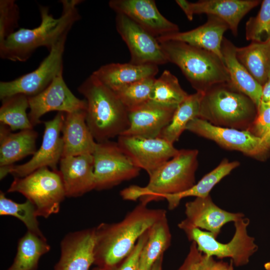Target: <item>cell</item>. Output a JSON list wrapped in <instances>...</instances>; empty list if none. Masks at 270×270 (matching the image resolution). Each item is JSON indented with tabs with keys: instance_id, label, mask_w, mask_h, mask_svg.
<instances>
[{
	"instance_id": "obj_44",
	"label": "cell",
	"mask_w": 270,
	"mask_h": 270,
	"mask_svg": "<svg viewBox=\"0 0 270 270\" xmlns=\"http://www.w3.org/2000/svg\"><path fill=\"white\" fill-rule=\"evenodd\" d=\"M266 148L270 150V131L262 138Z\"/></svg>"
},
{
	"instance_id": "obj_23",
	"label": "cell",
	"mask_w": 270,
	"mask_h": 270,
	"mask_svg": "<svg viewBox=\"0 0 270 270\" xmlns=\"http://www.w3.org/2000/svg\"><path fill=\"white\" fill-rule=\"evenodd\" d=\"M86 110L66 113L62 134V157L92 154L96 142L86 120Z\"/></svg>"
},
{
	"instance_id": "obj_25",
	"label": "cell",
	"mask_w": 270,
	"mask_h": 270,
	"mask_svg": "<svg viewBox=\"0 0 270 270\" xmlns=\"http://www.w3.org/2000/svg\"><path fill=\"white\" fill-rule=\"evenodd\" d=\"M236 47L232 42L224 37L221 52L223 62L230 76V84L249 97L258 109L261 102L262 86L238 61L236 54Z\"/></svg>"
},
{
	"instance_id": "obj_24",
	"label": "cell",
	"mask_w": 270,
	"mask_h": 270,
	"mask_svg": "<svg viewBox=\"0 0 270 270\" xmlns=\"http://www.w3.org/2000/svg\"><path fill=\"white\" fill-rule=\"evenodd\" d=\"M158 70V66L154 64L112 62L102 66L92 74L115 92L135 82L155 78Z\"/></svg>"
},
{
	"instance_id": "obj_15",
	"label": "cell",
	"mask_w": 270,
	"mask_h": 270,
	"mask_svg": "<svg viewBox=\"0 0 270 270\" xmlns=\"http://www.w3.org/2000/svg\"><path fill=\"white\" fill-rule=\"evenodd\" d=\"M62 72L41 92L28 97V116L33 126L42 122L40 118L50 112L66 114L86 110V100L78 98L72 94L64 80Z\"/></svg>"
},
{
	"instance_id": "obj_42",
	"label": "cell",
	"mask_w": 270,
	"mask_h": 270,
	"mask_svg": "<svg viewBox=\"0 0 270 270\" xmlns=\"http://www.w3.org/2000/svg\"><path fill=\"white\" fill-rule=\"evenodd\" d=\"M261 102H270V66L266 82L262 86Z\"/></svg>"
},
{
	"instance_id": "obj_14",
	"label": "cell",
	"mask_w": 270,
	"mask_h": 270,
	"mask_svg": "<svg viewBox=\"0 0 270 270\" xmlns=\"http://www.w3.org/2000/svg\"><path fill=\"white\" fill-rule=\"evenodd\" d=\"M118 146L133 164L149 176L178 152L173 144L159 137L146 138L121 135Z\"/></svg>"
},
{
	"instance_id": "obj_37",
	"label": "cell",
	"mask_w": 270,
	"mask_h": 270,
	"mask_svg": "<svg viewBox=\"0 0 270 270\" xmlns=\"http://www.w3.org/2000/svg\"><path fill=\"white\" fill-rule=\"evenodd\" d=\"M19 9L14 0H0V42L18 26Z\"/></svg>"
},
{
	"instance_id": "obj_27",
	"label": "cell",
	"mask_w": 270,
	"mask_h": 270,
	"mask_svg": "<svg viewBox=\"0 0 270 270\" xmlns=\"http://www.w3.org/2000/svg\"><path fill=\"white\" fill-rule=\"evenodd\" d=\"M236 56L252 77L262 86L266 82L270 66V40L252 42L242 47H236Z\"/></svg>"
},
{
	"instance_id": "obj_41",
	"label": "cell",
	"mask_w": 270,
	"mask_h": 270,
	"mask_svg": "<svg viewBox=\"0 0 270 270\" xmlns=\"http://www.w3.org/2000/svg\"><path fill=\"white\" fill-rule=\"evenodd\" d=\"M230 264L222 261H216L213 256L202 254L198 265V270H228Z\"/></svg>"
},
{
	"instance_id": "obj_4",
	"label": "cell",
	"mask_w": 270,
	"mask_h": 270,
	"mask_svg": "<svg viewBox=\"0 0 270 270\" xmlns=\"http://www.w3.org/2000/svg\"><path fill=\"white\" fill-rule=\"evenodd\" d=\"M159 42L168 62L180 68L196 92H204L216 84L230 82L223 60L213 52L181 42Z\"/></svg>"
},
{
	"instance_id": "obj_48",
	"label": "cell",
	"mask_w": 270,
	"mask_h": 270,
	"mask_svg": "<svg viewBox=\"0 0 270 270\" xmlns=\"http://www.w3.org/2000/svg\"></svg>"
},
{
	"instance_id": "obj_5",
	"label": "cell",
	"mask_w": 270,
	"mask_h": 270,
	"mask_svg": "<svg viewBox=\"0 0 270 270\" xmlns=\"http://www.w3.org/2000/svg\"><path fill=\"white\" fill-rule=\"evenodd\" d=\"M257 114L254 102L226 82L203 92L198 118L216 126L248 130Z\"/></svg>"
},
{
	"instance_id": "obj_10",
	"label": "cell",
	"mask_w": 270,
	"mask_h": 270,
	"mask_svg": "<svg viewBox=\"0 0 270 270\" xmlns=\"http://www.w3.org/2000/svg\"><path fill=\"white\" fill-rule=\"evenodd\" d=\"M66 38L67 35L64 36L52 46L36 70L12 80L0 82V99L16 94L33 96L46 88L63 72V55Z\"/></svg>"
},
{
	"instance_id": "obj_39",
	"label": "cell",
	"mask_w": 270,
	"mask_h": 270,
	"mask_svg": "<svg viewBox=\"0 0 270 270\" xmlns=\"http://www.w3.org/2000/svg\"><path fill=\"white\" fill-rule=\"evenodd\" d=\"M148 230L138 239L131 253L124 258V262L119 266L116 265L104 270H138L139 260L142 250L146 243L148 236Z\"/></svg>"
},
{
	"instance_id": "obj_22",
	"label": "cell",
	"mask_w": 270,
	"mask_h": 270,
	"mask_svg": "<svg viewBox=\"0 0 270 270\" xmlns=\"http://www.w3.org/2000/svg\"><path fill=\"white\" fill-rule=\"evenodd\" d=\"M204 24L184 32H178L157 38L158 41L181 42L213 52L222 60L221 46L224 34L229 30L228 25L222 19L208 16Z\"/></svg>"
},
{
	"instance_id": "obj_11",
	"label": "cell",
	"mask_w": 270,
	"mask_h": 270,
	"mask_svg": "<svg viewBox=\"0 0 270 270\" xmlns=\"http://www.w3.org/2000/svg\"><path fill=\"white\" fill-rule=\"evenodd\" d=\"M64 114L58 112L52 120L44 122V131L41 146L29 161L22 164L0 167L1 180L9 174L14 178H23L44 167L58 170L57 166L63 153V140L60 134Z\"/></svg>"
},
{
	"instance_id": "obj_45",
	"label": "cell",
	"mask_w": 270,
	"mask_h": 270,
	"mask_svg": "<svg viewBox=\"0 0 270 270\" xmlns=\"http://www.w3.org/2000/svg\"><path fill=\"white\" fill-rule=\"evenodd\" d=\"M264 266L266 270H270V262L266 263Z\"/></svg>"
},
{
	"instance_id": "obj_18",
	"label": "cell",
	"mask_w": 270,
	"mask_h": 270,
	"mask_svg": "<svg viewBox=\"0 0 270 270\" xmlns=\"http://www.w3.org/2000/svg\"><path fill=\"white\" fill-rule=\"evenodd\" d=\"M186 218L178 224L183 231L192 228L203 229L216 238L222 227L228 222H234L244 218L241 212L226 211L217 206L209 195L204 198H196L185 205Z\"/></svg>"
},
{
	"instance_id": "obj_20",
	"label": "cell",
	"mask_w": 270,
	"mask_h": 270,
	"mask_svg": "<svg viewBox=\"0 0 270 270\" xmlns=\"http://www.w3.org/2000/svg\"><path fill=\"white\" fill-rule=\"evenodd\" d=\"M176 107L149 100L128 112L130 125L121 135L146 138L158 137L170 124Z\"/></svg>"
},
{
	"instance_id": "obj_28",
	"label": "cell",
	"mask_w": 270,
	"mask_h": 270,
	"mask_svg": "<svg viewBox=\"0 0 270 270\" xmlns=\"http://www.w3.org/2000/svg\"><path fill=\"white\" fill-rule=\"evenodd\" d=\"M240 164L238 161L230 162L227 159H224L216 168L204 175L190 189L180 194L164 196V198L168 202V209L174 210L178 206L182 198L186 197L208 196L213 188L232 170L238 167Z\"/></svg>"
},
{
	"instance_id": "obj_47",
	"label": "cell",
	"mask_w": 270,
	"mask_h": 270,
	"mask_svg": "<svg viewBox=\"0 0 270 270\" xmlns=\"http://www.w3.org/2000/svg\"><path fill=\"white\" fill-rule=\"evenodd\" d=\"M92 270H104L102 268H100L98 267L95 268Z\"/></svg>"
},
{
	"instance_id": "obj_13",
	"label": "cell",
	"mask_w": 270,
	"mask_h": 270,
	"mask_svg": "<svg viewBox=\"0 0 270 270\" xmlns=\"http://www.w3.org/2000/svg\"><path fill=\"white\" fill-rule=\"evenodd\" d=\"M116 30L129 50V62L158 66L168 62L156 38L127 16L116 14Z\"/></svg>"
},
{
	"instance_id": "obj_6",
	"label": "cell",
	"mask_w": 270,
	"mask_h": 270,
	"mask_svg": "<svg viewBox=\"0 0 270 270\" xmlns=\"http://www.w3.org/2000/svg\"><path fill=\"white\" fill-rule=\"evenodd\" d=\"M197 150H180L150 176L148 184L140 186V203L164 198V196L182 192L195 184L198 168Z\"/></svg>"
},
{
	"instance_id": "obj_36",
	"label": "cell",
	"mask_w": 270,
	"mask_h": 270,
	"mask_svg": "<svg viewBox=\"0 0 270 270\" xmlns=\"http://www.w3.org/2000/svg\"><path fill=\"white\" fill-rule=\"evenodd\" d=\"M246 38L260 42L270 40V0H262L257 15L247 20Z\"/></svg>"
},
{
	"instance_id": "obj_2",
	"label": "cell",
	"mask_w": 270,
	"mask_h": 270,
	"mask_svg": "<svg viewBox=\"0 0 270 270\" xmlns=\"http://www.w3.org/2000/svg\"><path fill=\"white\" fill-rule=\"evenodd\" d=\"M79 0H61L62 10L58 18L50 14L48 8L40 6L41 22L34 28H20L0 42V56L13 62H25L38 48L49 50L80 18L76 6Z\"/></svg>"
},
{
	"instance_id": "obj_46",
	"label": "cell",
	"mask_w": 270,
	"mask_h": 270,
	"mask_svg": "<svg viewBox=\"0 0 270 270\" xmlns=\"http://www.w3.org/2000/svg\"><path fill=\"white\" fill-rule=\"evenodd\" d=\"M228 270H234L233 268V262L232 260L230 261V266Z\"/></svg>"
},
{
	"instance_id": "obj_7",
	"label": "cell",
	"mask_w": 270,
	"mask_h": 270,
	"mask_svg": "<svg viewBox=\"0 0 270 270\" xmlns=\"http://www.w3.org/2000/svg\"><path fill=\"white\" fill-rule=\"evenodd\" d=\"M8 192L24 195L35 206L38 216L44 218L58 213L66 196L59 171L48 167L23 178H14Z\"/></svg>"
},
{
	"instance_id": "obj_33",
	"label": "cell",
	"mask_w": 270,
	"mask_h": 270,
	"mask_svg": "<svg viewBox=\"0 0 270 270\" xmlns=\"http://www.w3.org/2000/svg\"><path fill=\"white\" fill-rule=\"evenodd\" d=\"M188 95L181 87L178 78L168 70H164L155 78L150 100L169 106H177Z\"/></svg>"
},
{
	"instance_id": "obj_40",
	"label": "cell",
	"mask_w": 270,
	"mask_h": 270,
	"mask_svg": "<svg viewBox=\"0 0 270 270\" xmlns=\"http://www.w3.org/2000/svg\"><path fill=\"white\" fill-rule=\"evenodd\" d=\"M202 255V252L198 250L196 242H192L188 254L178 270H198Z\"/></svg>"
},
{
	"instance_id": "obj_30",
	"label": "cell",
	"mask_w": 270,
	"mask_h": 270,
	"mask_svg": "<svg viewBox=\"0 0 270 270\" xmlns=\"http://www.w3.org/2000/svg\"><path fill=\"white\" fill-rule=\"evenodd\" d=\"M50 248L44 236L28 230L19 240L14 262L6 270H36L40 257Z\"/></svg>"
},
{
	"instance_id": "obj_8",
	"label": "cell",
	"mask_w": 270,
	"mask_h": 270,
	"mask_svg": "<svg viewBox=\"0 0 270 270\" xmlns=\"http://www.w3.org/2000/svg\"><path fill=\"white\" fill-rule=\"evenodd\" d=\"M234 234L226 244L218 242L210 232L198 228H192L184 232L188 240L196 242L198 250L204 254L218 258H230L237 266L247 264L250 258L256 251L258 246L254 238L247 231L250 220L242 218L234 222Z\"/></svg>"
},
{
	"instance_id": "obj_26",
	"label": "cell",
	"mask_w": 270,
	"mask_h": 270,
	"mask_svg": "<svg viewBox=\"0 0 270 270\" xmlns=\"http://www.w3.org/2000/svg\"><path fill=\"white\" fill-rule=\"evenodd\" d=\"M10 128L0 125V167L9 166L36 152L38 133L32 129L12 133Z\"/></svg>"
},
{
	"instance_id": "obj_12",
	"label": "cell",
	"mask_w": 270,
	"mask_h": 270,
	"mask_svg": "<svg viewBox=\"0 0 270 270\" xmlns=\"http://www.w3.org/2000/svg\"><path fill=\"white\" fill-rule=\"evenodd\" d=\"M186 130L212 140L225 148L256 158H263L269 151L262 138L248 130L216 126L199 118L192 120Z\"/></svg>"
},
{
	"instance_id": "obj_35",
	"label": "cell",
	"mask_w": 270,
	"mask_h": 270,
	"mask_svg": "<svg viewBox=\"0 0 270 270\" xmlns=\"http://www.w3.org/2000/svg\"><path fill=\"white\" fill-rule=\"evenodd\" d=\"M156 78L144 79L114 92L128 112L150 100Z\"/></svg>"
},
{
	"instance_id": "obj_32",
	"label": "cell",
	"mask_w": 270,
	"mask_h": 270,
	"mask_svg": "<svg viewBox=\"0 0 270 270\" xmlns=\"http://www.w3.org/2000/svg\"><path fill=\"white\" fill-rule=\"evenodd\" d=\"M1 100L0 124L8 126L12 131L33 128L26 113L27 109L29 108L28 96L16 94Z\"/></svg>"
},
{
	"instance_id": "obj_1",
	"label": "cell",
	"mask_w": 270,
	"mask_h": 270,
	"mask_svg": "<svg viewBox=\"0 0 270 270\" xmlns=\"http://www.w3.org/2000/svg\"><path fill=\"white\" fill-rule=\"evenodd\" d=\"M166 216L163 209L150 208L140 203L120 221L101 223L95 228L94 262L98 268H112L126 258L140 238Z\"/></svg>"
},
{
	"instance_id": "obj_34",
	"label": "cell",
	"mask_w": 270,
	"mask_h": 270,
	"mask_svg": "<svg viewBox=\"0 0 270 270\" xmlns=\"http://www.w3.org/2000/svg\"><path fill=\"white\" fill-rule=\"evenodd\" d=\"M0 214L14 216L25 224L28 231L44 236L40 228L36 208L28 200L23 203H18L6 198L0 191Z\"/></svg>"
},
{
	"instance_id": "obj_43",
	"label": "cell",
	"mask_w": 270,
	"mask_h": 270,
	"mask_svg": "<svg viewBox=\"0 0 270 270\" xmlns=\"http://www.w3.org/2000/svg\"><path fill=\"white\" fill-rule=\"evenodd\" d=\"M163 256H161L154 262L150 270H162V263L163 260Z\"/></svg>"
},
{
	"instance_id": "obj_29",
	"label": "cell",
	"mask_w": 270,
	"mask_h": 270,
	"mask_svg": "<svg viewBox=\"0 0 270 270\" xmlns=\"http://www.w3.org/2000/svg\"><path fill=\"white\" fill-rule=\"evenodd\" d=\"M166 216L154 223L148 230V236L140 257L139 270H150L154 262L169 247L171 242Z\"/></svg>"
},
{
	"instance_id": "obj_31",
	"label": "cell",
	"mask_w": 270,
	"mask_h": 270,
	"mask_svg": "<svg viewBox=\"0 0 270 270\" xmlns=\"http://www.w3.org/2000/svg\"><path fill=\"white\" fill-rule=\"evenodd\" d=\"M202 92L188 94L176 107L170 124L158 136L174 144L182 132L186 130L188 124L198 118Z\"/></svg>"
},
{
	"instance_id": "obj_17",
	"label": "cell",
	"mask_w": 270,
	"mask_h": 270,
	"mask_svg": "<svg viewBox=\"0 0 270 270\" xmlns=\"http://www.w3.org/2000/svg\"><path fill=\"white\" fill-rule=\"evenodd\" d=\"M187 18L192 20L194 14H206L224 20L234 36L242 18L260 2L259 0H200L190 2L176 0Z\"/></svg>"
},
{
	"instance_id": "obj_9",
	"label": "cell",
	"mask_w": 270,
	"mask_h": 270,
	"mask_svg": "<svg viewBox=\"0 0 270 270\" xmlns=\"http://www.w3.org/2000/svg\"><path fill=\"white\" fill-rule=\"evenodd\" d=\"M92 156L94 190L112 188L140 174V169L133 164L117 142L109 140L96 142Z\"/></svg>"
},
{
	"instance_id": "obj_21",
	"label": "cell",
	"mask_w": 270,
	"mask_h": 270,
	"mask_svg": "<svg viewBox=\"0 0 270 270\" xmlns=\"http://www.w3.org/2000/svg\"><path fill=\"white\" fill-rule=\"evenodd\" d=\"M58 171L67 197H78L95 189L92 154L62 157Z\"/></svg>"
},
{
	"instance_id": "obj_16",
	"label": "cell",
	"mask_w": 270,
	"mask_h": 270,
	"mask_svg": "<svg viewBox=\"0 0 270 270\" xmlns=\"http://www.w3.org/2000/svg\"><path fill=\"white\" fill-rule=\"evenodd\" d=\"M110 8L124 15L156 38L179 32L178 26L158 10L154 0H111Z\"/></svg>"
},
{
	"instance_id": "obj_38",
	"label": "cell",
	"mask_w": 270,
	"mask_h": 270,
	"mask_svg": "<svg viewBox=\"0 0 270 270\" xmlns=\"http://www.w3.org/2000/svg\"><path fill=\"white\" fill-rule=\"evenodd\" d=\"M248 130L260 138L270 131V102L260 103L256 116Z\"/></svg>"
},
{
	"instance_id": "obj_19",
	"label": "cell",
	"mask_w": 270,
	"mask_h": 270,
	"mask_svg": "<svg viewBox=\"0 0 270 270\" xmlns=\"http://www.w3.org/2000/svg\"><path fill=\"white\" fill-rule=\"evenodd\" d=\"M94 228L68 233L61 242L54 270H90L94 262Z\"/></svg>"
},
{
	"instance_id": "obj_3",
	"label": "cell",
	"mask_w": 270,
	"mask_h": 270,
	"mask_svg": "<svg viewBox=\"0 0 270 270\" xmlns=\"http://www.w3.org/2000/svg\"><path fill=\"white\" fill-rule=\"evenodd\" d=\"M85 98L86 124L96 142L120 136L129 126L128 112L116 94L91 74L78 88Z\"/></svg>"
}]
</instances>
